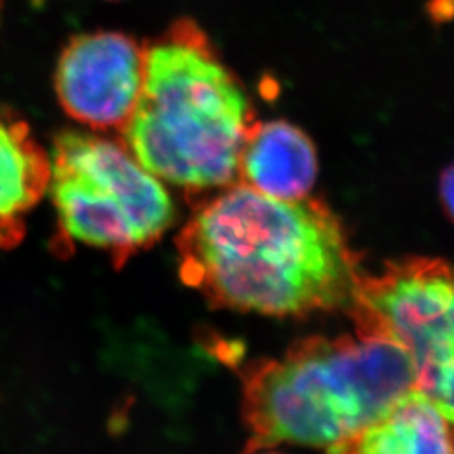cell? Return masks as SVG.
Masks as SVG:
<instances>
[{"instance_id": "cell-13", "label": "cell", "mask_w": 454, "mask_h": 454, "mask_svg": "<svg viewBox=\"0 0 454 454\" xmlns=\"http://www.w3.org/2000/svg\"><path fill=\"white\" fill-rule=\"evenodd\" d=\"M0 9H2V0H0Z\"/></svg>"}, {"instance_id": "cell-12", "label": "cell", "mask_w": 454, "mask_h": 454, "mask_svg": "<svg viewBox=\"0 0 454 454\" xmlns=\"http://www.w3.org/2000/svg\"><path fill=\"white\" fill-rule=\"evenodd\" d=\"M243 454H283V453H276V451H268V448H262V450H254V451H247V453Z\"/></svg>"}, {"instance_id": "cell-4", "label": "cell", "mask_w": 454, "mask_h": 454, "mask_svg": "<svg viewBox=\"0 0 454 454\" xmlns=\"http://www.w3.org/2000/svg\"><path fill=\"white\" fill-rule=\"evenodd\" d=\"M49 160V191L69 241L103 249L114 264H123L172 226L170 195L127 146L86 131H63Z\"/></svg>"}, {"instance_id": "cell-10", "label": "cell", "mask_w": 454, "mask_h": 454, "mask_svg": "<svg viewBox=\"0 0 454 454\" xmlns=\"http://www.w3.org/2000/svg\"><path fill=\"white\" fill-rule=\"evenodd\" d=\"M26 226L22 217H0V249H12L22 241Z\"/></svg>"}, {"instance_id": "cell-5", "label": "cell", "mask_w": 454, "mask_h": 454, "mask_svg": "<svg viewBox=\"0 0 454 454\" xmlns=\"http://www.w3.org/2000/svg\"><path fill=\"white\" fill-rule=\"evenodd\" d=\"M356 332L404 350L416 390L454 424V264L409 256L362 275L347 309Z\"/></svg>"}, {"instance_id": "cell-7", "label": "cell", "mask_w": 454, "mask_h": 454, "mask_svg": "<svg viewBox=\"0 0 454 454\" xmlns=\"http://www.w3.org/2000/svg\"><path fill=\"white\" fill-rule=\"evenodd\" d=\"M318 174L317 150L288 121L254 125L241 155L239 182L283 200L309 197Z\"/></svg>"}, {"instance_id": "cell-3", "label": "cell", "mask_w": 454, "mask_h": 454, "mask_svg": "<svg viewBox=\"0 0 454 454\" xmlns=\"http://www.w3.org/2000/svg\"><path fill=\"white\" fill-rule=\"evenodd\" d=\"M254 125L241 84L194 22L180 20L145 48L142 93L121 130L157 179L194 192L238 184Z\"/></svg>"}, {"instance_id": "cell-2", "label": "cell", "mask_w": 454, "mask_h": 454, "mask_svg": "<svg viewBox=\"0 0 454 454\" xmlns=\"http://www.w3.org/2000/svg\"><path fill=\"white\" fill-rule=\"evenodd\" d=\"M246 451L298 444L341 454L387 414L416 379L404 350L375 337H309L244 373Z\"/></svg>"}, {"instance_id": "cell-6", "label": "cell", "mask_w": 454, "mask_h": 454, "mask_svg": "<svg viewBox=\"0 0 454 454\" xmlns=\"http://www.w3.org/2000/svg\"><path fill=\"white\" fill-rule=\"evenodd\" d=\"M144 66L145 48L125 34L76 35L58 61L59 105L90 129H123L142 93Z\"/></svg>"}, {"instance_id": "cell-8", "label": "cell", "mask_w": 454, "mask_h": 454, "mask_svg": "<svg viewBox=\"0 0 454 454\" xmlns=\"http://www.w3.org/2000/svg\"><path fill=\"white\" fill-rule=\"evenodd\" d=\"M341 454H454V424L412 390Z\"/></svg>"}, {"instance_id": "cell-9", "label": "cell", "mask_w": 454, "mask_h": 454, "mask_svg": "<svg viewBox=\"0 0 454 454\" xmlns=\"http://www.w3.org/2000/svg\"><path fill=\"white\" fill-rule=\"evenodd\" d=\"M51 160L29 125L0 110V217H22L46 192Z\"/></svg>"}, {"instance_id": "cell-1", "label": "cell", "mask_w": 454, "mask_h": 454, "mask_svg": "<svg viewBox=\"0 0 454 454\" xmlns=\"http://www.w3.org/2000/svg\"><path fill=\"white\" fill-rule=\"evenodd\" d=\"M182 279L219 309L268 317L348 309L360 270L322 200H283L243 182L204 202L180 232Z\"/></svg>"}, {"instance_id": "cell-11", "label": "cell", "mask_w": 454, "mask_h": 454, "mask_svg": "<svg viewBox=\"0 0 454 454\" xmlns=\"http://www.w3.org/2000/svg\"><path fill=\"white\" fill-rule=\"evenodd\" d=\"M439 200L446 217L454 224V162L441 174Z\"/></svg>"}]
</instances>
